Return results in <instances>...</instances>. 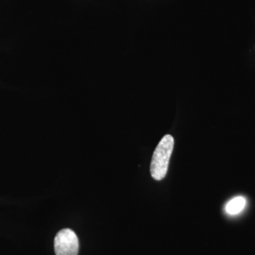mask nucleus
Masks as SVG:
<instances>
[{
	"label": "nucleus",
	"mask_w": 255,
	"mask_h": 255,
	"mask_svg": "<svg viewBox=\"0 0 255 255\" xmlns=\"http://www.w3.org/2000/svg\"><path fill=\"white\" fill-rule=\"evenodd\" d=\"M174 145V137L165 135L156 147L150 164L151 176L155 180L161 181L165 177Z\"/></svg>",
	"instance_id": "f257e3e1"
},
{
	"label": "nucleus",
	"mask_w": 255,
	"mask_h": 255,
	"mask_svg": "<svg viewBox=\"0 0 255 255\" xmlns=\"http://www.w3.org/2000/svg\"><path fill=\"white\" fill-rule=\"evenodd\" d=\"M246 200L244 197L238 196L234 198L228 203L226 206V212L230 215H236L241 213L246 207Z\"/></svg>",
	"instance_id": "7ed1b4c3"
},
{
	"label": "nucleus",
	"mask_w": 255,
	"mask_h": 255,
	"mask_svg": "<svg viewBox=\"0 0 255 255\" xmlns=\"http://www.w3.org/2000/svg\"><path fill=\"white\" fill-rule=\"evenodd\" d=\"M54 248L56 255H78V236L73 231L69 228L61 230L55 236Z\"/></svg>",
	"instance_id": "f03ea898"
}]
</instances>
